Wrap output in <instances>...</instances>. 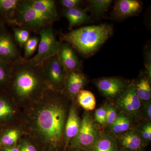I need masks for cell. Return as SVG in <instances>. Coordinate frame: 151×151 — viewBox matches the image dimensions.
Returning a JSON list of instances; mask_svg holds the SVG:
<instances>
[{
  "instance_id": "1",
  "label": "cell",
  "mask_w": 151,
  "mask_h": 151,
  "mask_svg": "<svg viewBox=\"0 0 151 151\" xmlns=\"http://www.w3.org/2000/svg\"><path fill=\"white\" fill-rule=\"evenodd\" d=\"M72 101L48 89L42 97L22 109L20 126L40 151H63L64 133Z\"/></svg>"
},
{
  "instance_id": "2",
  "label": "cell",
  "mask_w": 151,
  "mask_h": 151,
  "mask_svg": "<svg viewBox=\"0 0 151 151\" xmlns=\"http://www.w3.org/2000/svg\"><path fill=\"white\" fill-rule=\"evenodd\" d=\"M48 89L41 65H34L23 58L12 64L4 90L22 110L39 100Z\"/></svg>"
},
{
  "instance_id": "3",
  "label": "cell",
  "mask_w": 151,
  "mask_h": 151,
  "mask_svg": "<svg viewBox=\"0 0 151 151\" xmlns=\"http://www.w3.org/2000/svg\"><path fill=\"white\" fill-rule=\"evenodd\" d=\"M111 25L102 24L73 29L60 35L61 41L67 42L80 54L89 56L95 53L113 35Z\"/></svg>"
},
{
  "instance_id": "4",
  "label": "cell",
  "mask_w": 151,
  "mask_h": 151,
  "mask_svg": "<svg viewBox=\"0 0 151 151\" xmlns=\"http://www.w3.org/2000/svg\"><path fill=\"white\" fill-rule=\"evenodd\" d=\"M53 22L33 8L29 0H21L15 16L9 24L22 28L30 32H39Z\"/></svg>"
},
{
  "instance_id": "5",
  "label": "cell",
  "mask_w": 151,
  "mask_h": 151,
  "mask_svg": "<svg viewBox=\"0 0 151 151\" xmlns=\"http://www.w3.org/2000/svg\"><path fill=\"white\" fill-rule=\"evenodd\" d=\"M101 133L94 116L89 112L84 113L80 130L76 137L70 141L68 147L92 151Z\"/></svg>"
},
{
  "instance_id": "6",
  "label": "cell",
  "mask_w": 151,
  "mask_h": 151,
  "mask_svg": "<svg viewBox=\"0 0 151 151\" xmlns=\"http://www.w3.org/2000/svg\"><path fill=\"white\" fill-rule=\"evenodd\" d=\"M44 78L49 89L62 92L66 71L58 55L45 60L41 64Z\"/></svg>"
},
{
  "instance_id": "7",
  "label": "cell",
  "mask_w": 151,
  "mask_h": 151,
  "mask_svg": "<svg viewBox=\"0 0 151 151\" xmlns=\"http://www.w3.org/2000/svg\"><path fill=\"white\" fill-rule=\"evenodd\" d=\"M40 41L37 53L33 57L29 59L30 62L35 65H40L49 58L57 54L59 42L55 35L51 25L44 28L39 31Z\"/></svg>"
},
{
  "instance_id": "8",
  "label": "cell",
  "mask_w": 151,
  "mask_h": 151,
  "mask_svg": "<svg viewBox=\"0 0 151 151\" xmlns=\"http://www.w3.org/2000/svg\"><path fill=\"white\" fill-rule=\"evenodd\" d=\"M22 110L4 90L0 91V127L19 124Z\"/></svg>"
},
{
  "instance_id": "9",
  "label": "cell",
  "mask_w": 151,
  "mask_h": 151,
  "mask_svg": "<svg viewBox=\"0 0 151 151\" xmlns=\"http://www.w3.org/2000/svg\"><path fill=\"white\" fill-rule=\"evenodd\" d=\"M23 58L14 37L3 23L0 25V60L13 64Z\"/></svg>"
},
{
  "instance_id": "10",
  "label": "cell",
  "mask_w": 151,
  "mask_h": 151,
  "mask_svg": "<svg viewBox=\"0 0 151 151\" xmlns=\"http://www.w3.org/2000/svg\"><path fill=\"white\" fill-rule=\"evenodd\" d=\"M141 105L134 82L130 83L125 91L116 99L115 104L119 111L129 115L134 120H139L141 118Z\"/></svg>"
},
{
  "instance_id": "11",
  "label": "cell",
  "mask_w": 151,
  "mask_h": 151,
  "mask_svg": "<svg viewBox=\"0 0 151 151\" xmlns=\"http://www.w3.org/2000/svg\"><path fill=\"white\" fill-rule=\"evenodd\" d=\"M100 93L110 100H116L125 91L130 83L117 77H102L94 82Z\"/></svg>"
},
{
  "instance_id": "12",
  "label": "cell",
  "mask_w": 151,
  "mask_h": 151,
  "mask_svg": "<svg viewBox=\"0 0 151 151\" xmlns=\"http://www.w3.org/2000/svg\"><path fill=\"white\" fill-rule=\"evenodd\" d=\"M88 81L86 76L81 71H66L62 92L71 101H76L77 94Z\"/></svg>"
},
{
  "instance_id": "13",
  "label": "cell",
  "mask_w": 151,
  "mask_h": 151,
  "mask_svg": "<svg viewBox=\"0 0 151 151\" xmlns=\"http://www.w3.org/2000/svg\"><path fill=\"white\" fill-rule=\"evenodd\" d=\"M81 124V119L78 116L77 104L72 101L65 124L64 133V149L66 151L70 141L78 134Z\"/></svg>"
},
{
  "instance_id": "14",
  "label": "cell",
  "mask_w": 151,
  "mask_h": 151,
  "mask_svg": "<svg viewBox=\"0 0 151 151\" xmlns=\"http://www.w3.org/2000/svg\"><path fill=\"white\" fill-rule=\"evenodd\" d=\"M143 8V3L138 0H118L115 1L112 15L116 19H123L137 15Z\"/></svg>"
},
{
  "instance_id": "15",
  "label": "cell",
  "mask_w": 151,
  "mask_h": 151,
  "mask_svg": "<svg viewBox=\"0 0 151 151\" xmlns=\"http://www.w3.org/2000/svg\"><path fill=\"white\" fill-rule=\"evenodd\" d=\"M57 55L66 71H81V61L69 44L59 42Z\"/></svg>"
},
{
  "instance_id": "16",
  "label": "cell",
  "mask_w": 151,
  "mask_h": 151,
  "mask_svg": "<svg viewBox=\"0 0 151 151\" xmlns=\"http://www.w3.org/2000/svg\"><path fill=\"white\" fill-rule=\"evenodd\" d=\"M119 151L122 150L143 151L145 146L134 128L116 137Z\"/></svg>"
},
{
  "instance_id": "17",
  "label": "cell",
  "mask_w": 151,
  "mask_h": 151,
  "mask_svg": "<svg viewBox=\"0 0 151 151\" xmlns=\"http://www.w3.org/2000/svg\"><path fill=\"white\" fill-rule=\"evenodd\" d=\"M23 135L20 124L2 127L0 132V146L17 145Z\"/></svg>"
},
{
  "instance_id": "18",
  "label": "cell",
  "mask_w": 151,
  "mask_h": 151,
  "mask_svg": "<svg viewBox=\"0 0 151 151\" xmlns=\"http://www.w3.org/2000/svg\"><path fill=\"white\" fill-rule=\"evenodd\" d=\"M63 15L68 22V28H73L80 25L89 23L91 18L85 9L79 7L64 10Z\"/></svg>"
},
{
  "instance_id": "19",
  "label": "cell",
  "mask_w": 151,
  "mask_h": 151,
  "mask_svg": "<svg viewBox=\"0 0 151 151\" xmlns=\"http://www.w3.org/2000/svg\"><path fill=\"white\" fill-rule=\"evenodd\" d=\"M31 5L37 12L53 22L58 20V14L55 1L53 0H29Z\"/></svg>"
},
{
  "instance_id": "20",
  "label": "cell",
  "mask_w": 151,
  "mask_h": 151,
  "mask_svg": "<svg viewBox=\"0 0 151 151\" xmlns=\"http://www.w3.org/2000/svg\"><path fill=\"white\" fill-rule=\"evenodd\" d=\"M134 121L129 115L120 111L116 121L109 128L111 133L110 134L116 138L123 133L134 129Z\"/></svg>"
},
{
  "instance_id": "21",
  "label": "cell",
  "mask_w": 151,
  "mask_h": 151,
  "mask_svg": "<svg viewBox=\"0 0 151 151\" xmlns=\"http://www.w3.org/2000/svg\"><path fill=\"white\" fill-rule=\"evenodd\" d=\"M92 151H119L116 138L110 133L101 132Z\"/></svg>"
},
{
  "instance_id": "22",
  "label": "cell",
  "mask_w": 151,
  "mask_h": 151,
  "mask_svg": "<svg viewBox=\"0 0 151 151\" xmlns=\"http://www.w3.org/2000/svg\"><path fill=\"white\" fill-rule=\"evenodd\" d=\"M21 0H0V18L9 24L15 16Z\"/></svg>"
},
{
  "instance_id": "23",
  "label": "cell",
  "mask_w": 151,
  "mask_h": 151,
  "mask_svg": "<svg viewBox=\"0 0 151 151\" xmlns=\"http://www.w3.org/2000/svg\"><path fill=\"white\" fill-rule=\"evenodd\" d=\"M151 82L147 76L144 75L134 82L136 93L142 104L151 101Z\"/></svg>"
},
{
  "instance_id": "24",
  "label": "cell",
  "mask_w": 151,
  "mask_h": 151,
  "mask_svg": "<svg viewBox=\"0 0 151 151\" xmlns=\"http://www.w3.org/2000/svg\"><path fill=\"white\" fill-rule=\"evenodd\" d=\"M76 102L87 112L93 111L96 107L95 96L92 92L88 90H81L77 94Z\"/></svg>"
},
{
  "instance_id": "25",
  "label": "cell",
  "mask_w": 151,
  "mask_h": 151,
  "mask_svg": "<svg viewBox=\"0 0 151 151\" xmlns=\"http://www.w3.org/2000/svg\"><path fill=\"white\" fill-rule=\"evenodd\" d=\"M113 1L112 0H91L85 9L95 16H102L108 11Z\"/></svg>"
},
{
  "instance_id": "26",
  "label": "cell",
  "mask_w": 151,
  "mask_h": 151,
  "mask_svg": "<svg viewBox=\"0 0 151 151\" xmlns=\"http://www.w3.org/2000/svg\"><path fill=\"white\" fill-rule=\"evenodd\" d=\"M140 137L145 147L151 142V122L144 121L134 128Z\"/></svg>"
},
{
  "instance_id": "27",
  "label": "cell",
  "mask_w": 151,
  "mask_h": 151,
  "mask_svg": "<svg viewBox=\"0 0 151 151\" xmlns=\"http://www.w3.org/2000/svg\"><path fill=\"white\" fill-rule=\"evenodd\" d=\"M12 64L0 60V91L4 90L8 81Z\"/></svg>"
},
{
  "instance_id": "28",
  "label": "cell",
  "mask_w": 151,
  "mask_h": 151,
  "mask_svg": "<svg viewBox=\"0 0 151 151\" xmlns=\"http://www.w3.org/2000/svg\"><path fill=\"white\" fill-rule=\"evenodd\" d=\"M12 30L15 42L22 48L30 38V32L27 29L17 27H13Z\"/></svg>"
},
{
  "instance_id": "29",
  "label": "cell",
  "mask_w": 151,
  "mask_h": 151,
  "mask_svg": "<svg viewBox=\"0 0 151 151\" xmlns=\"http://www.w3.org/2000/svg\"><path fill=\"white\" fill-rule=\"evenodd\" d=\"M20 151H40L35 143L27 135L24 134L17 144Z\"/></svg>"
},
{
  "instance_id": "30",
  "label": "cell",
  "mask_w": 151,
  "mask_h": 151,
  "mask_svg": "<svg viewBox=\"0 0 151 151\" xmlns=\"http://www.w3.org/2000/svg\"><path fill=\"white\" fill-rule=\"evenodd\" d=\"M39 37L34 36L30 37L24 45V58L25 59H29L35 52L39 42Z\"/></svg>"
},
{
  "instance_id": "31",
  "label": "cell",
  "mask_w": 151,
  "mask_h": 151,
  "mask_svg": "<svg viewBox=\"0 0 151 151\" xmlns=\"http://www.w3.org/2000/svg\"><path fill=\"white\" fill-rule=\"evenodd\" d=\"M120 112L116 105L112 103L106 104V125L109 128L114 123Z\"/></svg>"
},
{
  "instance_id": "32",
  "label": "cell",
  "mask_w": 151,
  "mask_h": 151,
  "mask_svg": "<svg viewBox=\"0 0 151 151\" xmlns=\"http://www.w3.org/2000/svg\"><path fill=\"white\" fill-rule=\"evenodd\" d=\"M144 59L146 76L151 81V48L150 42L146 45L144 50Z\"/></svg>"
},
{
  "instance_id": "33",
  "label": "cell",
  "mask_w": 151,
  "mask_h": 151,
  "mask_svg": "<svg viewBox=\"0 0 151 151\" xmlns=\"http://www.w3.org/2000/svg\"><path fill=\"white\" fill-rule=\"evenodd\" d=\"M94 121L102 127L106 125V104L96 109L94 112Z\"/></svg>"
},
{
  "instance_id": "34",
  "label": "cell",
  "mask_w": 151,
  "mask_h": 151,
  "mask_svg": "<svg viewBox=\"0 0 151 151\" xmlns=\"http://www.w3.org/2000/svg\"><path fill=\"white\" fill-rule=\"evenodd\" d=\"M141 118L144 121L151 122V101L143 103L141 105L140 109Z\"/></svg>"
},
{
  "instance_id": "35",
  "label": "cell",
  "mask_w": 151,
  "mask_h": 151,
  "mask_svg": "<svg viewBox=\"0 0 151 151\" xmlns=\"http://www.w3.org/2000/svg\"><path fill=\"white\" fill-rule=\"evenodd\" d=\"M60 4L64 9V10L70 9L79 7L84 1L81 0H60Z\"/></svg>"
},
{
  "instance_id": "36",
  "label": "cell",
  "mask_w": 151,
  "mask_h": 151,
  "mask_svg": "<svg viewBox=\"0 0 151 151\" xmlns=\"http://www.w3.org/2000/svg\"><path fill=\"white\" fill-rule=\"evenodd\" d=\"M0 151H20L17 145L13 146H0Z\"/></svg>"
},
{
  "instance_id": "37",
  "label": "cell",
  "mask_w": 151,
  "mask_h": 151,
  "mask_svg": "<svg viewBox=\"0 0 151 151\" xmlns=\"http://www.w3.org/2000/svg\"><path fill=\"white\" fill-rule=\"evenodd\" d=\"M65 151H85L83 150H81L76 148L70 147H68L67 149Z\"/></svg>"
},
{
  "instance_id": "38",
  "label": "cell",
  "mask_w": 151,
  "mask_h": 151,
  "mask_svg": "<svg viewBox=\"0 0 151 151\" xmlns=\"http://www.w3.org/2000/svg\"><path fill=\"white\" fill-rule=\"evenodd\" d=\"M3 23H4V22H3V21L0 18V25Z\"/></svg>"
},
{
  "instance_id": "39",
  "label": "cell",
  "mask_w": 151,
  "mask_h": 151,
  "mask_svg": "<svg viewBox=\"0 0 151 151\" xmlns=\"http://www.w3.org/2000/svg\"><path fill=\"white\" fill-rule=\"evenodd\" d=\"M119 151H133L127 150H122Z\"/></svg>"
},
{
  "instance_id": "40",
  "label": "cell",
  "mask_w": 151,
  "mask_h": 151,
  "mask_svg": "<svg viewBox=\"0 0 151 151\" xmlns=\"http://www.w3.org/2000/svg\"><path fill=\"white\" fill-rule=\"evenodd\" d=\"M2 128V127H0V132H1V130Z\"/></svg>"
}]
</instances>
